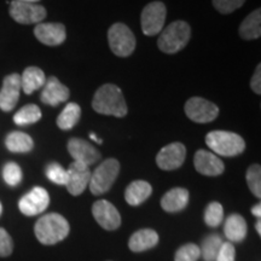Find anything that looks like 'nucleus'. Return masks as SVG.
Listing matches in <instances>:
<instances>
[{"label":"nucleus","mask_w":261,"mask_h":261,"mask_svg":"<svg viewBox=\"0 0 261 261\" xmlns=\"http://www.w3.org/2000/svg\"><path fill=\"white\" fill-rule=\"evenodd\" d=\"M92 214L94 219L103 228L114 231L121 225V215L114 204L107 200H99L92 205Z\"/></svg>","instance_id":"nucleus-13"},{"label":"nucleus","mask_w":261,"mask_h":261,"mask_svg":"<svg viewBox=\"0 0 261 261\" xmlns=\"http://www.w3.org/2000/svg\"><path fill=\"white\" fill-rule=\"evenodd\" d=\"M159 243V234L151 228H143L136 231L128 241V247L132 252L140 253L151 249Z\"/></svg>","instance_id":"nucleus-20"},{"label":"nucleus","mask_w":261,"mask_h":261,"mask_svg":"<svg viewBox=\"0 0 261 261\" xmlns=\"http://www.w3.org/2000/svg\"><path fill=\"white\" fill-rule=\"evenodd\" d=\"M34 35L39 41L47 46H58L67 38L65 27L62 23H38L34 28Z\"/></svg>","instance_id":"nucleus-17"},{"label":"nucleus","mask_w":261,"mask_h":261,"mask_svg":"<svg viewBox=\"0 0 261 261\" xmlns=\"http://www.w3.org/2000/svg\"><path fill=\"white\" fill-rule=\"evenodd\" d=\"M90 138L92 139V140H94V142H96V143H98V144H102V143H103V140L98 138V137H97L96 135H94V133H91V135H90Z\"/></svg>","instance_id":"nucleus-39"},{"label":"nucleus","mask_w":261,"mask_h":261,"mask_svg":"<svg viewBox=\"0 0 261 261\" xmlns=\"http://www.w3.org/2000/svg\"><path fill=\"white\" fill-rule=\"evenodd\" d=\"M68 179L65 182L67 190L69 191L70 195L79 196L86 190L89 187V182L91 179V171L90 167L86 165H83L80 162H73L67 169Z\"/></svg>","instance_id":"nucleus-14"},{"label":"nucleus","mask_w":261,"mask_h":261,"mask_svg":"<svg viewBox=\"0 0 261 261\" xmlns=\"http://www.w3.org/2000/svg\"><path fill=\"white\" fill-rule=\"evenodd\" d=\"M18 2H23V3H33V4H37L38 2H40V0H18Z\"/></svg>","instance_id":"nucleus-41"},{"label":"nucleus","mask_w":261,"mask_h":261,"mask_svg":"<svg viewBox=\"0 0 261 261\" xmlns=\"http://www.w3.org/2000/svg\"><path fill=\"white\" fill-rule=\"evenodd\" d=\"M167 17V9L161 2H152L143 9L140 16L143 33L148 37H154L162 32Z\"/></svg>","instance_id":"nucleus-7"},{"label":"nucleus","mask_w":261,"mask_h":261,"mask_svg":"<svg viewBox=\"0 0 261 261\" xmlns=\"http://www.w3.org/2000/svg\"><path fill=\"white\" fill-rule=\"evenodd\" d=\"M68 151L75 162H80L83 165L92 166L93 163L100 160L99 151L90 144L86 140L80 138H71L68 142Z\"/></svg>","instance_id":"nucleus-15"},{"label":"nucleus","mask_w":261,"mask_h":261,"mask_svg":"<svg viewBox=\"0 0 261 261\" xmlns=\"http://www.w3.org/2000/svg\"><path fill=\"white\" fill-rule=\"evenodd\" d=\"M5 145L9 151L17 152V154H24V152L32 151L34 148V142L32 137L24 132L14 130L6 136Z\"/></svg>","instance_id":"nucleus-24"},{"label":"nucleus","mask_w":261,"mask_h":261,"mask_svg":"<svg viewBox=\"0 0 261 261\" xmlns=\"http://www.w3.org/2000/svg\"><path fill=\"white\" fill-rule=\"evenodd\" d=\"M247 184L249 187L250 191L257 198L261 197V167L260 165H252L248 168L247 174Z\"/></svg>","instance_id":"nucleus-30"},{"label":"nucleus","mask_w":261,"mask_h":261,"mask_svg":"<svg viewBox=\"0 0 261 261\" xmlns=\"http://www.w3.org/2000/svg\"><path fill=\"white\" fill-rule=\"evenodd\" d=\"M252 213H253V215H255V217H257L260 219V217H261V204L260 203L254 205V207L252 208Z\"/></svg>","instance_id":"nucleus-38"},{"label":"nucleus","mask_w":261,"mask_h":261,"mask_svg":"<svg viewBox=\"0 0 261 261\" xmlns=\"http://www.w3.org/2000/svg\"><path fill=\"white\" fill-rule=\"evenodd\" d=\"M194 165L196 171L207 177H217V175L223 174L225 169L224 162L218 158V155L202 149L196 151Z\"/></svg>","instance_id":"nucleus-16"},{"label":"nucleus","mask_w":261,"mask_h":261,"mask_svg":"<svg viewBox=\"0 0 261 261\" xmlns=\"http://www.w3.org/2000/svg\"><path fill=\"white\" fill-rule=\"evenodd\" d=\"M189 191L184 188H174L163 195L161 207L168 213H177L187 208L189 203Z\"/></svg>","instance_id":"nucleus-19"},{"label":"nucleus","mask_w":261,"mask_h":261,"mask_svg":"<svg viewBox=\"0 0 261 261\" xmlns=\"http://www.w3.org/2000/svg\"><path fill=\"white\" fill-rule=\"evenodd\" d=\"M236 259V250L231 242H223L221 244L215 261H234Z\"/></svg>","instance_id":"nucleus-36"},{"label":"nucleus","mask_w":261,"mask_h":261,"mask_svg":"<svg viewBox=\"0 0 261 261\" xmlns=\"http://www.w3.org/2000/svg\"><path fill=\"white\" fill-rule=\"evenodd\" d=\"M120 173V163L116 159H107L91 173L89 182L90 191L99 196L106 194L112 189L117 175Z\"/></svg>","instance_id":"nucleus-5"},{"label":"nucleus","mask_w":261,"mask_h":261,"mask_svg":"<svg viewBox=\"0 0 261 261\" xmlns=\"http://www.w3.org/2000/svg\"><path fill=\"white\" fill-rule=\"evenodd\" d=\"M46 177L57 185H65L68 179L67 169H64L60 163L52 162L46 167Z\"/></svg>","instance_id":"nucleus-33"},{"label":"nucleus","mask_w":261,"mask_h":261,"mask_svg":"<svg viewBox=\"0 0 261 261\" xmlns=\"http://www.w3.org/2000/svg\"><path fill=\"white\" fill-rule=\"evenodd\" d=\"M246 0H213V5L217 11L223 15H228L242 6Z\"/></svg>","instance_id":"nucleus-34"},{"label":"nucleus","mask_w":261,"mask_h":261,"mask_svg":"<svg viewBox=\"0 0 261 261\" xmlns=\"http://www.w3.org/2000/svg\"><path fill=\"white\" fill-rule=\"evenodd\" d=\"M205 144L213 154L225 158L242 154L246 149V143L242 137L228 130H212L205 136Z\"/></svg>","instance_id":"nucleus-3"},{"label":"nucleus","mask_w":261,"mask_h":261,"mask_svg":"<svg viewBox=\"0 0 261 261\" xmlns=\"http://www.w3.org/2000/svg\"><path fill=\"white\" fill-rule=\"evenodd\" d=\"M10 16L14 21L21 24H38L46 17V9L42 5L23 3L14 0L10 2Z\"/></svg>","instance_id":"nucleus-8"},{"label":"nucleus","mask_w":261,"mask_h":261,"mask_svg":"<svg viewBox=\"0 0 261 261\" xmlns=\"http://www.w3.org/2000/svg\"><path fill=\"white\" fill-rule=\"evenodd\" d=\"M3 178L10 187H17L23 178L21 167L15 162H8L3 168Z\"/></svg>","instance_id":"nucleus-31"},{"label":"nucleus","mask_w":261,"mask_h":261,"mask_svg":"<svg viewBox=\"0 0 261 261\" xmlns=\"http://www.w3.org/2000/svg\"><path fill=\"white\" fill-rule=\"evenodd\" d=\"M21 75L12 73L4 77L3 87L0 90V109L9 113L15 109L21 93Z\"/></svg>","instance_id":"nucleus-12"},{"label":"nucleus","mask_w":261,"mask_h":261,"mask_svg":"<svg viewBox=\"0 0 261 261\" xmlns=\"http://www.w3.org/2000/svg\"><path fill=\"white\" fill-rule=\"evenodd\" d=\"M42 87L44 89H42L40 99L42 103L47 104V106L57 107L58 104L69 99V89L65 85L62 84L57 77H48Z\"/></svg>","instance_id":"nucleus-18"},{"label":"nucleus","mask_w":261,"mask_h":261,"mask_svg":"<svg viewBox=\"0 0 261 261\" xmlns=\"http://www.w3.org/2000/svg\"><path fill=\"white\" fill-rule=\"evenodd\" d=\"M152 194V188L148 181L136 180L127 187L125 200L130 205H139L145 202Z\"/></svg>","instance_id":"nucleus-22"},{"label":"nucleus","mask_w":261,"mask_h":261,"mask_svg":"<svg viewBox=\"0 0 261 261\" xmlns=\"http://www.w3.org/2000/svg\"><path fill=\"white\" fill-rule=\"evenodd\" d=\"M2 212H3V205L0 203V215H2Z\"/></svg>","instance_id":"nucleus-42"},{"label":"nucleus","mask_w":261,"mask_h":261,"mask_svg":"<svg viewBox=\"0 0 261 261\" xmlns=\"http://www.w3.org/2000/svg\"><path fill=\"white\" fill-rule=\"evenodd\" d=\"M46 83L45 73L38 67L25 68L21 75V87L25 94H32Z\"/></svg>","instance_id":"nucleus-23"},{"label":"nucleus","mask_w":261,"mask_h":261,"mask_svg":"<svg viewBox=\"0 0 261 261\" xmlns=\"http://www.w3.org/2000/svg\"><path fill=\"white\" fill-rule=\"evenodd\" d=\"M191 38V28L184 21H175L163 29L158 40V46L165 54L174 55L188 45Z\"/></svg>","instance_id":"nucleus-4"},{"label":"nucleus","mask_w":261,"mask_h":261,"mask_svg":"<svg viewBox=\"0 0 261 261\" xmlns=\"http://www.w3.org/2000/svg\"><path fill=\"white\" fill-rule=\"evenodd\" d=\"M50 204V196L44 188L35 187L25 194L18 202V208L22 214L34 217L44 212Z\"/></svg>","instance_id":"nucleus-10"},{"label":"nucleus","mask_w":261,"mask_h":261,"mask_svg":"<svg viewBox=\"0 0 261 261\" xmlns=\"http://www.w3.org/2000/svg\"><path fill=\"white\" fill-rule=\"evenodd\" d=\"M223 241L219 234H210L203 240L202 247L200 249L201 255L204 261H215Z\"/></svg>","instance_id":"nucleus-28"},{"label":"nucleus","mask_w":261,"mask_h":261,"mask_svg":"<svg viewBox=\"0 0 261 261\" xmlns=\"http://www.w3.org/2000/svg\"><path fill=\"white\" fill-rule=\"evenodd\" d=\"M14 249L12 238L5 228L0 227V256H9Z\"/></svg>","instance_id":"nucleus-35"},{"label":"nucleus","mask_w":261,"mask_h":261,"mask_svg":"<svg viewBox=\"0 0 261 261\" xmlns=\"http://www.w3.org/2000/svg\"><path fill=\"white\" fill-rule=\"evenodd\" d=\"M81 117V108L76 103H68L57 117V126L63 130H69L76 126Z\"/></svg>","instance_id":"nucleus-26"},{"label":"nucleus","mask_w":261,"mask_h":261,"mask_svg":"<svg viewBox=\"0 0 261 261\" xmlns=\"http://www.w3.org/2000/svg\"><path fill=\"white\" fill-rule=\"evenodd\" d=\"M224 210L219 202H212L207 205L204 212V221L208 226L217 227L223 223Z\"/></svg>","instance_id":"nucleus-29"},{"label":"nucleus","mask_w":261,"mask_h":261,"mask_svg":"<svg viewBox=\"0 0 261 261\" xmlns=\"http://www.w3.org/2000/svg\"><path fill=\"white\" fill-rule=\"evenodd\" d=\"M110 50L119 57H128L136 48V37L125 23H114L108 31Z\"/></svg>","instance_id":"nucleus-6"},{"label":"nucleus","mask_w":261,"mask_h":261,"mask_svg":"<svg viewBox=\"0 0 261 261\" xmlns=\"http://www.w3.org/2000/svg\"><path fill=\"white\" fill-rule=\"evenodd\" d=\"M92 108L98 114L115 117L126 116L128 112L121 89L114 84H106L96 91Z\"/></svg>","instance_id":"nucleus-1"},{"label":"nucleus","mask_w":261,"mask_h":261,"mask_svg":"<svg viewBox=\"0 0 261 261\" xmlns=\"http://www.w3.org/2000/svg\"><path fill=\"white\" fill-rule=\"evenodd\" d=\"M240 35L244 40H254L261 37V10L249 14L240 25Z\"/></svg>","instance_id":"nucleus-25"},{"label":"nucleus","mask_w":261,"mask_h":261,"mask_svg":"<svg viewBox=\"0 0 261 261\" xmlns=\"http://www.w3.org/2000/svg\"><path fill=\"white\" fill-rule=\"evenodd\" d=\"M187 158V148L182 143L175 142L166 145L156 156V163L163 171H174L180 167Z\"/></svg>","instance_id":"nucleus-11"},{"label":"nucleus","mask_w":261,"mask_h":261,"mask_svg":"<svg viewBox=\"0 0 261 261\" xmlns=\"http://www.w3.org/2000/svg\"><path fill=\"white\" fill-rule=\"evenodd\" d=\"M250 87L254 91V93H261V65L257 64L255 71H254L252 80H250Z\"/></svg>","instance_id":"nucleus-37"},{"label":"nucleus","mask_w":261,"mask_h":261,"mask_svg":"<svg viewBox=\"0 0 261 261\" xmlns=\"http://www.w3.org/2000/svg\"><path fill=\"white\" fill-rule=\"evenodd\" d=\"M41 119L40 108L35 104H28L14 115V122L18 126H27L38 122Z\"/></svg>","instance_id":"nucleus-27"},{"label":"nucleus","mask_w":261,"mask_h":261,"mask_svg":"<svg viewBox=\"0 0 261 261\" xmlns=\"http://www.w3.org/2000/svg\"><path fill=\"white\" fill-rule=\"evenodd\" d=\"M247 221L240 214H231L224 224V233L231 242H242L247 236Z\"/></svg>","instance_id":"nucleus-21"},{"label":"nucleus","mask_w":261,"mask_h":261,"mask_svg":"<svg viewBox=\"0 0 261 261\" xmlns=\"http://www.w3.org/2000/svg\"><path fill=\"white\" fill-rule=\"evenodd\" d=\"M185 114L191 121L208 123L214 121L219 115V108L204 98L192 97L185 103Z\"/></svg>","instance_id":"nucleus-9"},{"label":"nucleus","mask_w":261,"mask_h":261,"mask_svg":"<svg viewBox=\"0 0 261 261\" xmlns=\"http://www.w3.org/2000/svg\"><path fill=\"white\" fill-rule=\"evenodd\" d=\"M200 256L201 252L198 246L194 243H188L177 250L174 261H197Z\"/></svg>","instance_id":"nucleus-32"},{"label":"nucleus","mask_w":261,"mask_h":261,"mask_svg":"<svg viewBox=\"0 0 261 261\" xmlns=\"http://www.w3.org/2000/svg\"><path fill=\"white\" fill-rule=\"evenodd\" d=\"M255 228H256L257 233L261 234V220H260V219L257 220V223H256V225H255Z\"/></svg>","instance_id":"nucleus-40"},{"label":"nucleus","mask_w":261,"mask_h":261,"mask_svg":"<svg viewBox=\"0 0 261 261\" xmlns=\"http://www.w3.org/2000/svg\"><path fill=\"white\" fill-rule=\"evenodd\" d=\"M35 236L38 241L45 246H52L69 234L70 226L67 219L57 213H48L42 215L34 226Z\"/></svg>","instance_id":"nucleus-2"}]
</instances>
